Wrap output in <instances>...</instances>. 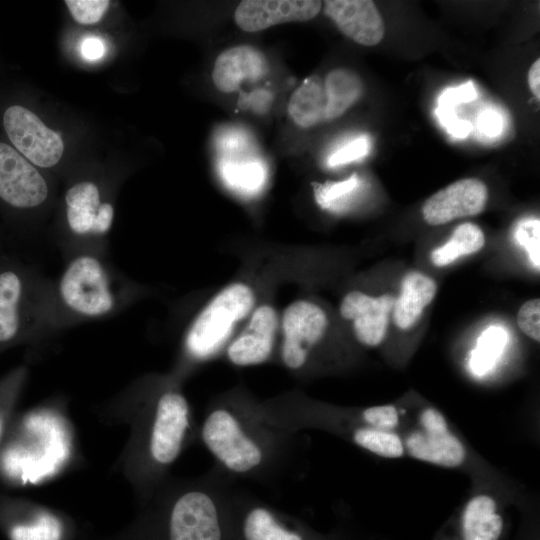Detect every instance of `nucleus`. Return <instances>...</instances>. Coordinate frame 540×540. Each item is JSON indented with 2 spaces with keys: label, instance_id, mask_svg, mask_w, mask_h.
<instances>
[{
  "label": "nucleus",
  "instance_id": "nucleus-1",
  "mask_svg": "<svg viewBox=\"0 0 540 540\" xmlns=\"http://www.w3.org/2000/svg\"><path fill=\"white\" fill-rule=\"evenodd\" d=\"M130 428L121 467L144 501L170 476L183 450L198 439L191 406L174 380L134 382L113 401Z\"/></svg>",
  "mask_w": 540,
  "mask_h": 540
},
{
  "label": "nucleus",
  "instance_id": "nucleus-2",
  "mask_svg": "<svg viewBox=\"0 0 540 540\" xmlns=\"http://www.w3.org/2000/svg\"><path fill=\"white\" fill-rule=\"evenodd\" d=\"M198 439L231 478L270 483L296 460V432L269 423L258 402L241 393L212 401L198 427Z\"/></svg>",
  "mask_w": 540,
  "mask_h": 540
},
{
  "label": "nucleus",
  "instance_id": "nucleus-3",
  "mask_svg": "<svg viewBox=\"0 0 540 540\" xmlns=\"http://www.w3.org/2000/svg\"><path fill=\"white\" fill-rule=\"evenodd\" d=\"M139 293L137 284L112 264L108 253L74 252L64 257L59 276L51 279L50 333L113 317Z\"/></svg>",
  "mask_w": 540,
  "mask_h": 540
},
{
  "label": "nucleus",
  "instance_id": "nucleus-4",
  "mask_svg": "<svg viewBox=\"0 0 540 540\" xmlns=\"http://www.w3.org/2000/svg\"><path fill=\"white\" fill-rule=\"evenodd\" d=\"M234 482L215 465L196 478L169 476L145 500L160 521L163 540H231Z\"/></svg>",
  "mask_w": 540,
  "mask_h": 540
},
{
  "label": "nucleus",
  "instance_id": "nucleus-5",
  "mask_svg": "<svg viewBox=\"0 0 540 540\" xmlns=\"http://www.w3.org/2000/svg\"><path fill=\"white\" fill-rule=\"evenodd\" d=\"M51 279L11 252L0 251V349L51 334Z\"/></svg>",
  "mask_w": 540,
  "mask_h": 540
},
{
  "label": "nucleus",
  "instance_id": "nucleus-6",
  "mask_svg": "<svg viewBox=\"0 0 540 540\" xmlns=\"http://www.w3.org/2000/svg\"><path fill=\"white\" fill-rule=\"evenodd\" d=\"M254 303V291L245 283H232L219 291L198 313L185 334V361L201 363L216 356L227 344L236 324L249 315Z\"/></svg>",
  "mask_w": 540,
  "mask_h": 540
},
{
  "label": "nucleus",
  "instance_id": "nucleus-7",
  "mask_svg": "<svg viewBox=\"0 0 540 540\" xmlns=\"http://www.w3.org/2000/svg\"><path fill=\"white\" fill-rule=\"evenodd\" d=\"M64 203L66 234L59 244L63 257L78 251L108 253L114 206L103 201L99 186L78 181L67 189Z\"/></svg>",
  "mask_w": 540,
  "mask_h": 540
},
{
  "label": "nucleus",
  "instance_id": "nucleus-8",
  "mask_svg": "<svg viewBox=\"0 0 540 540\" xmlns=\"http://www.w3.org/2000/svg\"><path fill=\"white\" fill-rule=\"evenodd\" d=\"M230 536L231 540H311L296 518L236 487L230 502Z\"/></svg>",
  "mask_w": 540,
  "mask_h": 540
},
{
  "label": "nucleus",
  "instance_id": "nucleus-9",
  "mask_svg": "<svg viewBox=\"0 0 540 540\" xmlns=\"http://www.w3.org/2000/svg\"><path fill=\"white\" fill-rule=\"evenodd\" d=\"M280 358L291 372L302 371L312 352L325 335L328 319L315 303L298 300L289 304L282 315Z\"/></svg>",
  "mask_w": 540,
  "mask_h": 540
},
{
  "label": "nucleus",
  "instance_id": "nucleus-10",
  "mask_svg": "<svg viewBox=\"0 0 540 540\" xmlns=\"http://www.w3.org/2000/svg\"><path fill=\"white\" fill-rule=\"evenodd\" d=\"M3 126L14 149L31 164L50 168L60 161L64 152L61 136L29 109L10 106L4 112Z\"/></svg>",
  "mask_w": 540,
  "mask_h": 540
},
{
  "label": "nucleus",
  "instance_id": "nucleus-11",
  "mask_svg": "<svg viewBox=\"0 0 540 540\" xmlns=\"http://www.w3.org/2000/svg\"><path fill=\"white\" fill-rule=\"evenodd\" d=\"M48 197L41 173L16 149L0 142V202L21 213L39 208Z\"/></svg>",
  "mask_w": 540,
  "mask_h": 540
},
{
  "label": "nucleus",
  "instance_id": "nucleus-12",
  "mask_svg": "<svg viewBox=\"0 0 540 540\" xmlns=\"http://www.w3.org/2000/svg\"><path fill=\"white\" fill-rule=\"evenodd\" d=\"M487 200L488 189L481 180L460 179L430 196L422 207V214L429 225H443L481 213Z\"/></svg>",
  "mask_w": 540,
  "mask_h": 540
},
{
  "label": "nucleus",
  "instance_id": "nucleus-13",
  "mask_svg": "<svg viewBox=\"0 0 540 540\" xmlns=\"http://www.w3.org/2000/svg\"><path fill=\"white\" fill-rule=\"evenodd\" d=\"M278 329L277 312L263 304L251 314L246 327L228 344L226 356L235 366L259 365L270 359Z\"/></svg>",
  "mask_w": 540,
  "mask_h": 540
},
{
  "label": "nucleus",
  "instance_id": "nucleus-14",
  "mask_svg": "<svg viewBox=\"0 0 540 540\" xmlns=\"http://www.w3.org/2000/svg\"><path fill=\"white\" fill-rule=\"evenodd\" d=\"M321 7V1L313 0H244L234 11V21L245 32H258L283 23L309 21Z\"/></svg>",
  "mask_w": 540,
  "mask_h": 540
},
{
  "label": "nucleus",
  "instance_id": "nucleus-15",
  "mask_svg": "<svg viewBox=\"0 0 540 540\" xmlns=\"http://www.w3.org/2000/svg\"><path fill=\"white\" fill-rule=\"evenodd\" d=\"M395 297L384 294L371 297L360 291H352L344 296L340 313L344 319L353 320V330L357 340L370 347L379 345L387 331Z\"/></svg>",
  "mask_w": 540,
  "mask_h": 540
},
{
  "label": "nucleus",
  "instance_id": "nucleus-16",
  "mask_svg": "<svg viewBox=\"0 0 540 540\" xmlns=\"http://www.w3.org/2000/svg\"><path fill=\"white\" fill-rule=\"evenodd\" d=\"M325 14L347 37L364 46L378 44L385 33L383 19L370 0H329Z\"/></svg>",
  "mask_w": 540,
  "mask_h": 540
},
{
  "label": "nucleus",
  "instance_id": "nucleus-17",
  "mask_svg": "<svg viewBox=\"0 0 540 540\" xmlns=\"http://www.w3.org/2000/svg\"><path fill=\"white\" fill-rule=\"evenodd\" d=\"M268 72L265 55L251 45H237L222 51L212 69L214 86L223 93H232L244 82L261 80Z\"/></svg>",
  "mask_w": 540,
  "mask_h": 540
},
{
  "label": "nucleus",
  "instance_id": "nucleus-18",
  "mask_svg": "<svg viewBox=\"0 0 540 540\" xmlns=\"http://www.w3.org/2000/svg\"><path fill=\"white\" fill-rule=\"evenodd\" d=\"M405 450L413 458L438 465L455 468L466 459V449L449 428L438 430L417 429L403 440Z\"/></svg>",
  "mask_w": 540,
  "mask_h": 540
},
{
  "label": "nucleus",
  "instance_id": "nucleus-19",
  "mask_svg": "<svg viewBox=\"0 0 540 540\" xmlns=\"http://www.w3.org/2000/svg\"><path fill=\"white\" fill-rule=\"evenodd\" d=\"M437 285L433 279L417 271L407 273L402 281L400 293L395 298L392 318L395 325L406 330L421 317L423 310L435 297Z\"/></svg>",
  "mask_w": 540,
  "mask_h": 540
},
{
  "label": "nucleus",
  "instance_id": "nucleus-20",
  "mask_svg": "<svg viewBox=\"0 0 540 540\" xmlns=\"http://www.w3.org/2000/svg\"><path fill=\"white\" fill-rule=\"evenodd\" d=\"M324 81L317 75L306 78L291 94L287 106L289 118L303 129L325 121Z\"/></svg>",
  "mask_w": 540,
  "mask_h": 540
},
{
  "label": "nucleus",
  "instance_id": "nucleus-21",
  "mask_svg": "<svg viewBox=\"0 0 540 540\" xmlns=\"http://www.w3.org/2000/svg\"><path fill=\"white\" fill-rule=\"evenodd\" d=\"M463 540H498L503 519L497 513L495 500L485 494L471 498L462 515Z\"/></svg>",
  "mask_w": 540,
  "mask_h": 540
},
{
  "label": "nucleus",
  "instance_id": "nucleus-22",
  "mask_svg": "<svg viewBox=\"0 0 540 540\" xmlns=\"http://www.w3.org/2000/svg\"><path fill=\"white\" fill-rule=\"evenodd\" d=\"M326 94L325 121L342 116L361 96L363 84L352 70L336 68L324 80Z\"/></svg>",
  "mask_w": 540,
  "mask_h": 540
},
{
  "label": "nucleus",
  "instance_id": "nucleus-23",
  "mask_svg": "<svg viewBox=\"0 0 540 540\" xmlns=\"http://www.w3.org/2000/svg\"><path fill=\"white\" fill-rule=\"evenodd\" d=\"M220 174L230 189L245 196L259 193L267 179L265 165L253 158L224 159L220 164Z\"/></svg>",
  "mask_w": 540,
  "mask_h": 540
},
{
  "label": "nucleus",
  "instance_id": "nucleus-24",
  "mask_svg": "<svg viewBox=\"0 0 540 540\" xmlns=\"http://www.w3.org/2000/svg\"><path fill=\"white\" fill-rule=\"evenodd\" d=\"M484 244L485 237L479 226L462 223L453 230L448 242L431 252V261L435 266L443 267L461 256L478 252Z\"/></svg>",
  "mask_w": 540,
  "mask_h": 540
},
{
  "label": "nucleus",
  "instance_id": "nucleus-25",
  "mask_svg": "<svg viewBox=\"0 0 540 540\" xmlns=\"http://www.w3.org/2000/svg\"><path fill=\"white\" fill-rule=\"evenodd\" d=\"M350 439L358 447L384 458H400L405 453L403 439L394 431L380 430L361 423H350Z\"/></svg>",
  "mask_w": 540,
  "mask_h": 540
},
{
  "label": "nucleus",
  "instance_id": "nucleus-26",
  "mask_svg": "<svg viewBox=\"0 0 540 540\" xmlns=\"http://www.w3.org/2000/svg\"><path fill=\"white\" fill-rule=\"evenodd\" d=\"M61 518L46 508L38 509L29 522L17 524L10 531L11 540H62Z\"/></svg>",
  "mask_w": 540,
  "mask_h": 540
},
{
  "label": "nucleus",
  "instance_id": "nucleus-27",
  "mask_svg": "<svg viewBox=\"0 0 540 540\" xmlns=\"http://www.w3.org/2000/svg\"><path fill=\"white\" fill-rule=\"evenodd\" d=\"M507 341V332L501 326L488 327L478 338L477 347L472 352L471 366L478 374L490 369L500 355Z\"/></svg>",
  "mask_w": 540,
  "mask_h": 540
},
{
  "label": "nucleus",
  "instance_id": "nucleus-28",
  "mask_svg": "<svg viewBox=\"0 0 540 540\" xmlns=\"http://www.w3.org/2000/svg\"><path fill=\"white\" fill-rule=\"evenodd\" d=\"M514 238L522 246L537 269L540 267V221L531 218L520 221L514 230Z\"/></svg>",
  "mask_w": 540,
  "mask_h": 540
},
{
  "label": "nucleus",
  "instance_id": "nucleus-29",
  "mask_svg": "<svg viewBox=\"0 0 540 540\" xmlns=\"http://www.w3.org/2000/svg\"><path fill=\"white\" fill-rule=\"evenodd\" d=\"M356 417L358 423L387 431H393L400 422L399 412L392 404L365 408Z\"/></svg>",
  "mask_w": 540,
  "mask_h": 540
},
{
  "label": "nucleus",
  "instance_id": "nucleus-30",
  "mask_svg": "<svg viewBox=\"0 0 540 540\" xmlns=\"http://www.w3.org/2000/svg\"><path fill=\"white\" fill-rule=\"evenodd\" d=\"M65 4L78 23L90 25L101 20L110 2L107 0H67Z\"/></svg>",
  "mask_w": 540,
  "mask_h": 540
},
{
  "label": "nucleus",
  "instance_id": "nucleus-31",
  "mask_svg": "<svg viewBox=\"0 0 540 540\" xmlns=\"http://www.w3.org/2000/svg\"><path fill=\"white\" fill-rule=\"evenodd\" d=\"M370 149L369 139L365 136L355 138L336 151L328 158V165L336 167L365 157Z\"/></svg>",
  "mask_w": 540,
  "mask_h": 540
},
{
  "label": "nucleus",
  "instance_id": "nucleus-32",
  "mask_svg": "<svg viewBox=\"0 0 540 540\" xmlns=\"http://www.w3.org/2000/svg\"><path fill=\"white\" fill-rule=\"evenodd\" d=\"M517 324L527 336L540 340V300L538 298L526 301L517 314Z\"/></svg>",
  "mask_w": 540,
  "mask_h": 540
},
{
  "label": "nucleus",
  "instance_id": "nucleus-33",
  "mask_svg": "<svg viewBox=\"0 0 540 540\" xmlns=\"http://www.w3.org/2000/svg\"><path fill=\"white\" fill-rule=\"evenodd\" d=\"M358 184L359 182L357 176L353 175L343 181L327 183L324 186H319V188L315 189L316 200L321 207L329 208L333 201L349 194L358 186Z\"/></svg>",
  "mask_w": 540,
  "mask_h": 540
},
{
  "label": "nucleus",
  "instance_id": "nucleus-34",
  "mask_svg": "<svg viewBox=\"0 0 540 540\" xmlns=\"http://www.w3.org/2000/svg\"><path fill=\"white\" fill-rule=\"evenodd\" d=\"M473 83L469 82L457 89L446 90L439 98L440 106H451L462 102H469L476 98Z\"/></svg>",
  "mask_w": 540,
  "mask_h": 540
},
{
  "label": "nucleus",
  "instance_id": "nucleus-35",
  "mask_svg": "<svg viewBox=\"0 0 540 540\" xmlns=\"http://www.w3.org/2000/svg\"><path fill=\"white\" fill-rule=\"evenodd\" d=\"M478 127L484 134L494 137L502 130V118L497 112L486 110L478 118Z\"/></svg>",
  "mask_w": 540,
  "mask_h": 540
},
{
  "label": "nucleus",
  "instance_id": "nucleus-36",
  "mask_svg": "<svg viewBox=\"0 0 540 540\" xmlns=\"http://www.w3.org/2000/svg\"><path fill=\"white\" fill-rule=\"evenodd\" d=\"M81 53L86 60H97L104 54V45L99 38L88 37L82 43Z\"/></svg>",
  "mask_w": 540,
  "mask_h": 540
},
{
  "label": "nucleus",
  "instance_id": "nucleus-37",
  "mask_svg": "<svg viewBox=\"0 0 540 540\" xmlns=\"http://www.w3.org/2000/svg\"><path fill=\"white\" fill-rule=\"evenodd\" d=\"M528 84L533 95L540 99V59H536L529 69Z\"/></svg>",
  "mask_w": 540,
  "mask_h": 540
},
{
  "label": "nucleus",
  "instance_id": "nucleus-38",
  "mask_svg": "<svg viewBox=\"0 0 540 540\" xmlns=\"http://www.w3.org/2000/svg\"><path fill=\"white\" fill-rule=\"evenodd\" d=\"M3 431V417L0 415V437Z\"/></svg>",
  "mask_w": 540,
  "mask_h": 540
},
{
  "label": "nucleus",
  "instance_id": "nucleus-39",
  "mask_svg": "<svg viewBox=\"0 0 540 540\" xmlns=\"http://www.w3.org/2000/svg\"><path fill=\"white\" fill-rule=\"evenodd\" d=\"M1 250H2V246H1V244H0V251H1Z\"/></svg>",
  "mask_w": 540,
  "mask_h": 540
}]
</instances>
